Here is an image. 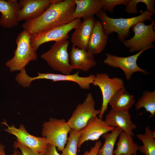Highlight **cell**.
<instances>
[{
	"label": "cell",
	"instance_id": "6da1fadb",
	"mask_svg": "<svg viewBox=\"0 0 155 155\" xmlns=\"http://www.w3.org/2000/svg\"><path fill=\"white\" fill-rule=\"evenodd\" d=\"M75 8V0H54L42 14L26 21L22 27L32 34L69 23L75 19L73 16Z\"/></svg>",
	"mask_w": 155,
	"mask_h": 155
},
{
	"label": "cell",
	"instance_id": "7a4b0ae2",
	"mask_svg": "<svg viewBox=\"0 0 155 155\" xmlns=\"http://www.w3.org/2000/svg\"><path fill=\"white\" fill-rule=\"evenodd\" d=\"M154 13L145 11L137 16L129 18H113L107 16L106 11L101 9L96 15L100 20L105 34L108 36L115 32L118 35L119 41L123 42L130 34V29L140 22L152 20Z\"/></svg>",
	"mask_w": 155,
	"mask_h": 155
},
{
	"label": "cell",
	"instance_id": "3957f363",
	"mask_svg": "<svg viewBox=\"0 0 155 155\" xmlns=\"http://www.w3.org/2000/svg\"><path fill=\"white\" fill-rule=\"evenodd\" d=\"M32 34L24 30L18 35L16 40L17 47L14 56L5 63L6 66L11 72L20 71L32 61L37 59L36 51L31 44Z\"/></svg>",
	"mask_w": 155,
	"mask_h": 155
},
{
	"label": "cell",
	"instance_id": "277c9868",
	"mask_svg": "<svg viewBox=\"0 0 155 155\" xmlns=\"http://www.w3.org/2000/svg\"><path fill=\"white\" fill-rule=\"evenodd\" d=\"M69 36L55 42L40 57L55 71L64 75H69L73 69L69 63V55L67 51Z\"/></svg>",
	"mask_w": 155,
	"mask_h": 155
},
{
	"label": "cell",
	"instance_id": "5b68a950",
	"mask_svg": "<svg viewBox=\"0 0 155 155\" xmlns=\"http://www.w3.org/2000/svg\"><path fill=\"white\" fill-rule=\"evenodd\" d=\"M153 20L149 25H146L144 22H139L131 28L134 33L133 37L123 41L124 45L129 49L131 53L140 51L150 48H153L152 43L155 40V32Z\"/></svg>",
	"mask_w": 155,
	"mask_h": 155
},
{
	"label": "cell",
	"instance_id": "8992f818",
	"mask_svg": "<svg viewBox=\"0 0 155 155\" xmlns=\"http://www.w3.org/2000/svg\"><path fill=\"white\" fill-rule=\"evenodd\" d=\"M41 134L44 137L48 144L62 151L66 144L67 135L71 129L67 122L64 119L51 117L48 121L42 124Z\"/></svg>",
	"mask_w": 155,
	"mask_h": 155
},
{
	"label": "cell",
	"instance_id": "52a82bcc",
	"mask_svg": "<svg viewBox=\"0 0 155 155\" xmlns=\"http://www.w3.org/2000/svg\"><path fill=\"white\" fill-rule=\"evenodd\" d=\"M95 102L91 93H88L84 102L78 105L67 123L71 129L80 131L87 125L91 118L97 117L101 111L95 109Z\"/></svg>",
	"mask_w": 155,
	"mask_h": 155
},
{
	"label": "cell",
	"instance_id": "ba28073f",
	"mask_svg": "<svg viewBox=\"0 0 155 155\" xmlns=\"http://www.w3.org/2000/svg\"><path fill=\"white\" fill-rule=\"evenodd\" d=\"M81 22L80 19L77 18L69 23L32 34L31 44L36 51L43 43L51 41L57 42L69 36V32L78 27Z\"/></svg>",
	"mask_w": 155,
	"mask_h": 155
},
{
	"label": "cell",
	"instance_id": "9c48e42d",
	"mask_svg": "<svg viewBox=\"0 0 155 155\" xmlns=\"http://www.w3.org/2000/svg\"><path fill=\"white\" fill-rule=\"evenodd\" d=\"M92 84L98 87L102 92V104L98 117L102 119L110 100L116 92L124 87V83L121 78L116 77L111 78L107 73H97Z\"/></svg>",
	"mask_w": 155,
	"mask_h": 155
},
{
	"label": "cell",
	"instance_id": "30bf717a",
	"mask_svg": "<svg viewBox=\"0 0 155 155\" xmlns=\"http://www.w3.org/2000/svg\"><path fill=\"white\" fill-rule=\"evenodd\" d=\"M1 123L6 125L7 128L4 131L6 132L15 136L17 141L29 148L36 153L44 152H45L48 144L44 137L35 136L29 133L26 129L23 124L20 125L18 128L13 124L9 126L5 121Z\"/></svg>",
	"mask_w": 155,
	"mask_h": 155
},
{
	"label": "cell",
	"instance_id": "8fae6325",
	"mask_svg": "<svg viewBox=\"0 0 155 155\" xmlns=\"http://www.w3.org/2000/svg\"><path fill=\"white\" fill-rule=\"evenodd\" d=\"M147 50H144L134 55L126 57H119L106 53V58L104 62L111 67L121 69L124 73L126 80H129L131 79L132 75L136 72H140L146 75L148 73L145 70L139 67L137 63L140 55Z\"/></svg>",
	"mask_w": 155,
	"mask_h": 155
},
{
	"label": "cell",
	"instance_id": "7c38bea8",
	"mask_svg": "<svg viewBox=\"0 0 155 155\" xmlns=\"http://www.w3.org/2000/svg\"><path fill=\"white\" fill-rule=\"evenodd\" d=\"M115 127L109 126L97 117L91 118L86 126L79 131L78 148L86 141H97L103 134L112 131Z\"/></svg>",
	"mask_w": 155,
	"mask_h": 155
},
{
	"label": "cell",
	"instance_id": "4fadbf2b",
	"mask_svg": "<svg viewBox=\"0 0 155 155\" xmlns=\"http://www.w3.org/2000/svg\"><path fill=\"white\" fill-rule=\"evenodd\" d=\"M54 0H20L17 13L18 21H27L38 17L49 7Z\"/></svg>",
	"mask_w": 155,
	"mask_h": 155
},
{
	"label": "cell",
	"instance_id": "5bb4252c",
	"mask_svg": "<svg viewBox=\"0 0 155 155\" xmlns=\"http://www.w3.org/2000/svg\"><path fill=\"white\" fill-rule=\"evenodd\" d=\"M79 71L70 75H64L51 73H37V75L34 77H29L28 80L31 82L34 80L45 79L50 80L52 82L60 81H70L77 84L81 89L89 90L90 84H92L95 78V75L90 74L87 77H81L79 75Z\"/></svg>",
	"mask_w": 155,
	"mask_h": 155
},
{
	"label": "cell",
	"instance_id": "9a60e30c",
	"mask_svg": "<svg viewBox=\"0 0 155 155\" xmlns=\"http://www.w3.org/2000/svg\"><path fill=\"white\" fill-rule=\"evenodd\" d=\"M104 121L109 126L119 127L130 135H134L133 131L136 128L137 125L132 121L129 111L111 109L106 115Z\"/></svg>",
	"mask_w": 155,
	"mask_h": 155
},
{
	"label": "cell",
	"instance_id": "2e32d148",
	"mask_svg": "<svg viewBox=\"0 0 155 155\" xmlns=\"http://www.w3.org/2000/svg\"><path fill=\"white\" fill-rule=\"evenodd\" d=\"M96 20L93 16L83 20L71 35L72 45L87 51L89 39Z\"/></svg>",
	"mask_w": 155,
	"mask_h": 155
},
{
	"label": "cell",
	"instance_id": "e0dca14e",
	"mask_svg": "<svg viewBox=\"0 0 155 155\" xmlns=\"http://www.w3.org/2000/svg\"><path fill=\"white\" fill-rule=\"evenodd\" d=\"M69 59L73 69L89 71L96 64L94 55L86 50L73 45L69 52Z\"/></svg>",
	"mask_w": 155,
	"mask_h": 155
},
{
	"label": "cell",
	"instance_id": "ac0fdd59",
	"mask_svg": "<svg viewBox=\"0 0 155 155\" xmlns=\"http://www.w3.org/2000/svg\"><path fill=\"white\" fill-rule=\"evenodd\" d=\"M20 8L17 0H0V26L5 28L17 26V13Z\"/></svg>",
	"mask_w": 155,
	"mask_h": 155
},
{
	"label": "cell",
	"instance_id": "d6986e66",
	"mask_svg": "<svg viewBox=\"0 0 155 155\" xmlns=\"http://www.w3.org/2000/svg\"><path fill=\"white\" fill-rule=\"evenodd\" d=\"M108 37L104 32L100 22L96 20L89 39L88 52L94 55L100 53L107 44Z\"/></svg>",
	"mask_w": 155,
	"mask_h": 155
},
{
	"label": "cell",
	"instance_id": "ffe728a7",
	"mask_svg": "<svg viewBox=\"0 0 155 155\" xmlns=\"http://www.w3.org/2000/svg\"><path fill=\"white\" fill-rule=\"evenodd\" d=\"M75 8L73 13L76 19L82 18L83 20L96 14L102 8L100 0H75Z\"/></svg>",
	"mask_w": 155,
	"mask_h": 155
},
{
	"label": "cell",
	"instance_id": "44dd1931",
	"mask_svg": "<svg viewBox=\"0 0 155 155\" xmlns=\"http://www.w3.org/2000/svg\"><path fill=\"white\" fill-rule=\"evenodd\" d=\"M134 96L124 87L117 92L110 100L108 104L112 109L118 111H129L134 104Z\"/></svg>",
	"mask_w": 155,
	"mask_h": 155
},
{
	"label": "cell",
	"instance_id": "7402d4cb",
	"mask_svg": "<svg viewBox=\"0 0 155 155\" xmlns=\"http://www.w3.org/2000/svg\"><path fill=\"white\" fill-rule=\"evenodd\" d=\"M116 149L113 151L115 155L130 154L136 155L140 146L135 143L133 136L122 131L120 133Z\"/></svg>",
	"mask_w": 155,
	"mask_h": 155
},
{
	"label": "cell",
	"instance_id": "603a6c76",
	"mask_svg": "<svg viewBox=\"0 0 155 155\" xmlns=\"http://www.w3.org/2000/svg\"><path fill=\"white\" fill-rule=\"evenodd\" d=\"M122 131L121 128L116 127L111 133L107 132L102 135V137L104 139V142L98 150L97 155H113L115 142Z\"/></svg>",
	"mask_w": 155,
	"mask_h": 155
},
{
	"label": "cell",
	"instance_id": "cb8c5ba5",
	"mask_svg": "<svg viewBox=\"0 0 155 155\" xmlns=\"http://www.w3.org/2000/svg\"><path fill=\"white\" fill-rule=\"evenodd\" d=\"M152 132L150 128L146 126L144 134L136 135L143 143V145L140 146L139 150L144 155H155V140Z\"/></svg>",
	"mask_w": 155,
	"mask_h": 155
},
{
	"label": "cell",
	"instance_id": "d4e9b609",
	"mask_svg": "<svg viewBox=\"0 0 155 155\" xmlns=\"http://www.w3.org/2000/svg\"><path fill=\"white\" fill-rule=\"evenodd\" d=\"M144 108L146 111L150 113L149 118L153 117L155 115V91H144L137 100L135 105V109L138 111Z\"/></svg>",
	"mask_w": 155,
	"mask_h": 155
},
{
	"label": "cell",
	"instance_id": "484cf974",
	"mask_svg": "<svg viewBox=\"0 0 155 155\" xmlns=\"http://www.w3.org/2000/svg\"><path fill=\"white\" fill-rule=\"evenodd\" d=\"M65 146L62 150L61 155H77L79 131L70 130Z\"/></svg>",
	"mask_w": 155,
	"mask_h": 155
},
{
	"label": "cell",
	"instance_id": "4316f807",
	"mask_svg": "<svg viewBox=\"0 0 155 155\" xmlns=\"http://www.w3.org/2000/svg\"><path fill=\"white\" fill-rule=\"evenodd\" d=\"M128 0H100L102 9L110 13H113L114 7L117 5H123L126 6Z\"/></svg>",
	"mask_w": 155,
	"mask_h": 155
},
{
	"label": "cell",
	"instance_id": "83f0119b",
	"mask_svg": "<svg viewBox=\"0 0 155 155\" xmlns=\"http://www.w3.org/2000/svg\"><path fill=\"white\" fill-rule=\"evenodd\" d=\"M141 2L144 3L146 7L149 8L151 6L152 1L151 0H128L125 11L130 14H136L138 11L137 8V5L138 3Z\"/></svg>",
	"mask_w": 155,
	"mask_h": 155
},
{
	"label": "cell",
	"instance_id": "f1b7e54d",
	"mask_svg": "<svg viewBox=\"0 0 155 155\" xmlns=\"http://www.w3.org/2000/svg\"><path fill=\"white\" fill-rule=\"evenodd\" d=\"M14 148L16 150L19 149L21 151L23 155H44V152L36 153L33 152L28 147L18 142L15 141L13 144Z\"/></svg>",
	"mask_w": 155,
	"mask_h": 155
},
{
	"label": "cell",
	"instance_id": "f546056e",
	"mask_svg": "<svg viewBox=\"0 0 155 155\" xmlns=\"http://www.w3.org/2000/svg\"><path fill=\"white\" fill-rule=\"evenodd\" d=\"M102 144V143L100 140L96 141L94 145L91 148L90 150L85 151L83 155H97V152Z\"/></svg>",
	"mask_w": 155,
	"mask_h": 155
},
{
	"label": "cell",
	"instance_id": "4dcf8cb0",
	"mask_svg": "<svg viewBox=\"0 0 155 155\" xmlns=\"http://www.w3.org/2000/svg\"><path fill=\"white\" fill-rule=\"evenodd\" d=\"M44 155H61L57 152L55 146L48 144Z\"/></svg>",
	"mask_w": 155,
	"mask_h": 155
},
{
	"label": "cell",
	"instance_id": "1f68e13d",
	"mask_svg": "<svg viewBox=\"0 0 155 155\" xmlns=\"http://www.w3.org/2000/svg\"><path fill=\"white\" fill-rule=\"evenodd\" d=\"M5 146L0 142V155H6L5 152ZM12 155H23L21 152L17 150H13V154Z\"/></svg>",
	"mask_w": 155,
	"mask_h": 155
},
{
	"label": "cell",
	"instance_id": "d6a6232c",
	"mask_svg": "<svg viewBox=\"0 0 155 155\" xmlns=\"http://www.w3.org/2000/svg\"><path fill=\"white\" fill-rule=\"evenodd\" d=\"M119 155H133L130 154H121Z\"/></svg>",
	"mask_w": 155,
	"mask_h": 155
}]
</instances>
